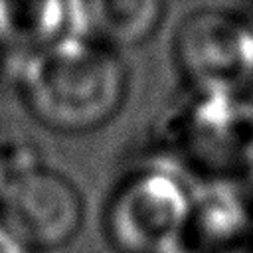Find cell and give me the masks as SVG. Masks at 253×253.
Segmentation results:
<instances>
[{"instance_id":"cell-1","label":"cell","mask_w":253,"mask_h":253,"mask_svg":"<svg viewBox=\"0 0 253 253\" xmlns=\"http://www.w3.org/2000/svg\"><path fill=\"white\" fill-rule=\"evenodd\" d=\"M16 83L43 126L77 134L103 126L121 111L128 69L119 51L89 38H67L20 55Z\"/></svg>"},{"instance_id":"cell-2","label":"cell","mask_w":253,"mask_h":253,"mask_svg":"<svg viewBox=\"0 0 253 253\" xmlns=\"http://www.w3.org/2000/svg\"><path fill=\"white\" fill-rule=\"evenodd\" d=\"M194 180L172 164H144L115 188L105 229L119 253H164L190 237Z\"/></svg>"},{"instance_id":"cell-3","label":"cell","mask_w":253,"mask_h":253,"mask_svg":"<svg viewBox=\"0 0 253 253\" xmlns=\"http://www.w3.org/2000/svg\"><path fill=\"white\" fill-rule=\"evenodd\" d=\"M174 59L194 89L231 91L253 77V24L247 14L202 8L176 28Z\"/></svg>"},{"instance_id":"cell-4","label":"cell","mask_w":253,"mask_h":253,"mask_svg":"<svg viewBox=\"0 0 253 253\" xmlns=\"http://www.w3.org/2000/svg\"><path fill=\"white\" fill-rule=\"evenodd\" d=\"M0 219L34 253L57 249L81 229L83 198L67 176L34 162L10 178Z\"/></svg>"},{"instance_id":"cell-5","label":"cell","mask_w":253,"mask_h":253,"mask_svg":"<svg viewBox=\"0 0 253 253\" xmlns=\"http://www.w3.org/2000/svg\"><path fill=\"white\" fill-rule=\"evenodd\" d=\"M253 231V192L231 174H211L194 180L190 239L213 245L221 251L241 245V237Z\"/></svg>"},{"instance_id":"cell-6","label":"cell","mask_w":253,"mask_h":253,"mask_svg":"<svg viewBox=\"0 0 253 253\" xmlns=\"http://www.w3.org/2000/svg\"><path fill=\"white\" fill-rule=\"evenodd\" d=\"M67 38H85L81 4L0 2V40L20 55L45 49Z\"/></svg>"},{"instance_id":"cell-7","label":"cell","mask_w":253,"mask_h":253,"mask_svg":"<svg viewBox=\"0 0 253 253\" xmlns=\"http://www.w3.org/2000/svg\"><path fill=\"white\" fill-rule=\"evenodd\" d=\"M166 6L152 0L81 4L83 36L115 51L148 40L160 26Z\"/></svg>"},{"instance_id":"cell-8","label":"cell","mask_w":253,"mask_h":253,"mask_svg":"<svg viewBox=\"0 0 253 253\" xmlns=\"http://www.w3.org/2000/svg\"><path fill=\"white\" fill-rule=\"evenodd\" d=\"M30 164H34V162H30ZM24 166H28V164L18 162L6 150L0 148V200H2V196H4V192L8 188V184H10V178L14 176V172L20 170V168H24Z\"/></svg>"},{"instance_id":"cell-9","label":"cell","mask_w":253,"mask_h":253,"mask_svg":"<svg viewBox=\"0 0 253 253\" xmlns=\"http://www.w3.org/2000/svg\"><path fill=\"white\" fill-rule=\"evenodd\" d=\"M0 253H34V251L30 247H26L10 231V227L0 219Z\"/></svg>"},{"instance_id":"cell-10","label":"cell","mask_w":253,"mask_h":253,"mask_svg":"<svg viewBox=\"0 0 253 253\" xmlns=\"http://www.w3.org/2000/svg\"><path fill=\"white\" fill-rule=\"evenodd\" d=\"M164 253H202V251H200V247L188 237L186 241H182L180 245H176V247H172V249H168V251H164Z\"/></svg>"},{"instance_id":"cell-11","label":"cell","mask_w":253,"mask_h":253,"mask_svg":"<svg viewBox=\"0 0 253 253\" xmlns=\"http://www.w3.org/2000/svg\"><path fill=\"white\" fill-rule=\"evenodd\" d=\"M245 184L251 188V192H253V150H251V154H249V158H247V162H245Z\"/></svg>"},{"instance_id":"cell-12","label":"cell","mask_w":253,"mask_h":253,"mask_svg":"<svg viewBox=\"0 0 253 253\" xmlns=\"http://www.w3.org/2000/svg\"><path fill=\"white\" fill-rule=\"evenodd\" d=\"M221 253H253V243H241V245H235V247H229Z\"/></svg>"},{"instance_id":"cell-13","label":"cell","mask_w":253,"mask_h":253,"mask_svg":"<svg viewBox=\"0 0 253 253\" xmlns=\"http://www.w3.org/2000/svg\"><path fill=\"white\" fill-rule=\"evenodd\" d=\"M2 49H4V43H2V40H0V51H2Z\"/></svg>"}]
</instances>
